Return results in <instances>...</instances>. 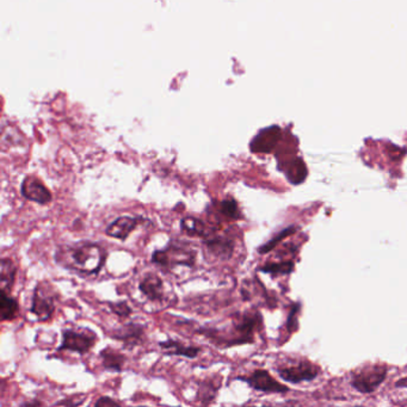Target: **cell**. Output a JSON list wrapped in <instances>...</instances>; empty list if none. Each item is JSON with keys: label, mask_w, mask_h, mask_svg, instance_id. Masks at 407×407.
<instances>
[{"label": "cell", "mask_w": 407, "mask_h": 407, "mask_svg": "<svg viewBox=\"0 0 407 407\" xmlns=\"http://www.w3.org/2000/svg\"><path fill=\"white\" fill-rule=\"evenodd\" d=\"M264 327L263 315L257 310H246L230 315V320L220 326H201L196 332L209 340L219 350L242 347L256 342V335Z\"/></svg>", "instance_id": "1"}, {"label": "cell", "mask_w": 407, "mask_h": 407, "mask_svg": "<svg viewBox=\"0 0 407 407\" xmlns=\"http://www.w3.org/2000/svg\"><path fill=\"white\" fill-rule=\"evenodd\" d=\"M106 254L93 242H81L61 247L57 252V262L78 274H98L104 265Z\"/></svg>", "instance_id": "2"}, {"label": "cell", "mask_w": 407, "mask_h": 407, "mask_svg": "<svg viewBox=\"0 0 407 407\" xmlns=\"http://www.w3.org/2000/svg\"><path fill=\"white\" fill-rule=\"evenodd\" d=\"M152 263L165 273H170L178 266L193 269L196 264V252L189 246L171 242L165 249L154 251Z\"/></svg>", "instance_id": "3"}, {"label": "cell", "mask_w": 407, "mask_h": 407, "mask_svg": "<svg viewBox=\"0 0 407 407\" xmlns=\"http://www.w3.org/2000/svg\"><path fill=\"white\" fill-rule=\"evenodd\" d=\"M275 371L283 381L296 385L317 379L322 369L308 359H294L280 364Z\"/></svg>", "instance_id": "4"}, {"label": "cell", "mask_w": 407, "mask_h": 407, "mask_svg": "<svg viewBox=\"0 0 407 407\" xmlns=\"http://www.w3.org/2000/svg\"><path fill=\"white\" fill-rule=\"evenodd\" d=\"M57 295L46 283H37L32 295L29 313L36 318V322L47 323L57 310Z\"/></svg>", "instance_id": "5"}, {"label": "cell", "mask_w": 407, "mask_h": 407, "mask_svg": "<svg viewBox=\"0 0 407 407\" xmlns=\"http://www.w3.org/2000/svg\"><path fill=\"white\" fill-rule=\"evenodd\" d=\"M61 344L57 347V351H69L78 355L84 356L89 354L98 343V337L92 330H73L64 329L61 331Z\"/></svg>", "instance_id": "6"}, {"label": "cell", "mask_w": 407, "mask_h": 407, "mask_svg": "<svg viewBox=\"0 0 407 407\" xmlns=\"http://www.w3.org/2000/svg\"><path fill=\"white\" fill-rule=\"evenodd\" d=\"M388 369L385 366L369 364L351 373V386L362 394L374 393L385 382Z\"/></svg>", "instance_id": "7"}, {"label": "cell", "mask_w": 407, "mask_h": 407, "mask_svg": "<svg viewBox=\"0 0 407 407\" xmlns=\"http://www.w3.org/2000/svg\"><path fill=\"white\" fill-rule=\"evenodd\" d=\"M234 380L247 383L249 387L252 388L254 391L268 393V394H273V393L282 394V393L289 392V387H287L286 385H283L275 379L274 376L265 369H256L250 375L237 376Z\"/></svg>", "instance_id": "8"}, {"label": "cell", "mask_w": 407, "mask_h": 407, "mask_svg": "<svg viewBox=\"0 0 407 407\" xmlns=\"http://www.w3.org/2000/svg\"><path fill=\"white\" fill-rule=\"evenodd\" d=\"M110 338L122 343L127 350L142 347L146 340V326L139 323H125L109 332Z\"/></svg>", "instance_id": "9"}, {"label": "cell", "mask_w": 407, "mask_h": 407, "mask_svg": "<svg viewBox=\"0 0 407 407\" xmlns=\"http://www.w3.org/2000/svg\"><path fill=\"white\" fill-rule=\"evenodd\" d=\"M139 291L151 303H163L165 298L164 281L159 275L147 273L139 283Z\"/></svg>", "instance_id": "10"}, {"label": "cell", "mask_w": 407, "mask_h": 407, "mask_svg": "<svg viewBox=\"0 0 407 407\" xmlns=\"http://www.w3.org/2000/svg\"><path fill=\"white\" fill-rule=\"evenodd\" d=\"M159 347L163 350V355L167 357H186L194 359L202 352V347L198 345H186L177 339L167 338L164 342H159Z\"/></svg>", "instance_id": "11"}, {"label": "cell", "mask_w": 407, "mask_h": 407, "mask_svg": "<svg viewBox=\"0 0 407 407\" xmlns=\"http://www.w3.org/2000/svg\"><path fill=\"white\" fill-rule=\"evenodd\" d=\"M22 195L25 196L29 201L37 202L40 205H47L52 201V194L45 184L33 177V176H28L25 178V181L22 183Z\"/></svg>", "instance_id": "12"}, {"label": "cell", "mask_w": 407, "mask_h": 407, "mask_svg": "<svg viewBox=\"0 0 407 407\" xmlns=\"http://www.w3.org/2000/svg\"><path fill=\"white\" fill-rule=\"evenodd\" d=\"M281 137V130L277 125H271L261 130L251 142V149L257 153H269L277 145Z\"/></svg>", "instance_id": "13"}, {"label": "cell", "mask_w": 407, "mask_h": 407, "mask_svg": "<svg viewBox=\"0 0 407 407\" xmlns=\"http://www.w3.org/2000/svg\"><path fill=\"white\" fill-rule=\"evenodd\" d=\"M222 376H207L202 380L198 386L196 399L202 407H208L216 399L218 393L221 389Z\"/></svg>", "instance_id": "14"}, {"label": "cell", "mask_w": 407, "mask_h": 407, "mask_svg": "<svg viewBox=\"0 0 407 407\" xmlns=\"http://www.w3.org/2000/svg\"><path fill=\"white\" fill-rule=\"evenodd\" d=\"M99 359L104 371H111V373H122L125 371L127 357L122 354L121 351L116 350L113 347H103L99 351Z\"/></svg>", "instance_id": "15"}, {"label": "cell", "mask_w": 407, "mask_h": 407, "mask_svg": "<svg viewBox=\"0 0 407 407\" xmlns=\"http://www.w3.org/2000/svg\"><path fill=\"white\" fill-rule=\"evenodd\" d=\"M137 222H139L137 219L133 218V216H120L110 223L105 232L113 238L125 240L135 230Z\"/></svg>", "instance_id": "16"}, {"label": "cell", "mask_w": 407, "mask_h": 407, "mask_svg": "<svg viewBox=\"0 0 407 407\" xmlns=\"http://www.w3.org/2000/svg\"><path fill=\"white\" fill-rule=\"evenodd\" d=\"M207 250L215 258L230 259L233 254L234 242L228 238L218 237V238H210L206 240Z\"/></svg>", "instance_id": "17"}, {"label": "cell", "mask_w": 407, "mask_h": 407, "mask_svg": "<svg viewBox=\"0 0 407 407\" xmlns=\"http://www.w3.org/2000/svg\"><path fill=\"white\" fill-rule=\"evenodd\" d=\"M20 303L13 295L0 291V319L3 323L13 322L20 313Z\"/></svg>", "instance_id": "18"}, {"label": "cell", "mask_w": 407, "mask_h": 407, "mask_svg": "<svg viewBox=\"0 0 407 407\" xmlns=\"http://www.w3.org/2000/svg\"><path fill=\"white\" fill-rule=\"evenodd\" d=\"M17 266L10 258H3L0 262V291L11 294L16 282Z\"/></svg>", "instance_id": "19"}, {"label": "cell", "mask_w": 407, "mask_h": 407, "mask_svg": "<svg viewBox=\"0 0 407 407\" xmlns=\"http://www.w3.org/2000/svg\"><path fill=\"white\" fill-rule=\"evenodd\" d=\"M181 227L183 232L189 234V235H198V237H205L207 238L209 234L207 232V228L203 222L200 221L198 219L188 216L181 221Z\"/></svg>", "instance_id": "20"}, {"label": "cell", "mask_w": 407, "mask_h": 407, "mask_svg": "<svg viewBox=\"0 0 407 407\" xmlns=\"http://www.w3.org/2000/svg\"><path fill=\"white\" fill-rule=\"evenodd\" d=\"M294 270V262L293 261H284V262L266 263L265 265L261 266L259 271L265 274L278 276V275L291 274Z\"/></svg>", "instance_id": "21"}, {"label": "cell", "mask_w": 407, "mask_h": 407, "mask_svg": "<svg viewBox=\"0 0 407 407\" xmlns=\"http://www.w3.org/2000/svg\"><path fill=\"white\" fill-rule=\"evenodd\" d=\"M106 306L109 308L113 315H116L117 318L130 319L133 315V308L130 307V303L125 300H118V301H108Z\"/></svg>", "instance_id": "22"}, {"label": "cell", "mask_w": 407, "mask_h": 407, "mask_svg": "<svg viewBox=\"0 0 407 407\" xmlns=\"http://www.w3.org/2000/svg\"><path fill=\"white\" fill-rule=\"evenodd\" d=\"M287 176L289 178V181H293L294 184H298L300 181H303L307 176L306 166L303 164L301 159H296L294 163H291L289 167L287 169Z\"/></svg>", "instance_id": "23"}, {"label": "cell", "mask_w": 407, "mask_h": 407, "mask_svg": "<svg viewBox=\"0 0 407 407\" xmlns=\"http://www.w3.org/2000/svg\"><path fill=\"white\" fill-rule=\"evenodd\" d=\"M294 232L295 230L293 228V227H289V228H287V230H282V232L278 234V235H276L274 239H271L270 242H268L266 244H264V245L261 246L258 250L259 254H268V252H270L273 249L276 247V245H277L278 242H282L283 239L286 238V237H288V235H291V233H294Z\"/></svg>", "instance_id": "24"}, {"label": "cell", "mask_w": 407, "mask_h": 407, "mask_svg": "<svg viewBox=\"0 0 407 407\" xmlns=\"http://www.w3.org/2000/svg\"><path fill=\"white\" fill-rule=\"evenodd\" d=\"M220 209L223 215H226L227 218L239 219L240 213H239L238 203L232 200V198H227L220 203Z\"/></svg>", "instance_id": "25"}, {"label": "cell", "mask_w": 407, "mask_h": 407, "mask_svg": "<svg viewBox=\"0 0 407 407\" xmlns=\"http://www.w3.org/2000/svg\"><path fill=\"white\" fill-rule=\"evenodd\" d=\"M86 399H88V396L84 394L69 395V396H65L64 399H61L60 401L54 403V406L79 407L86 401Z\"/></svg>", "instance_id": "26"}, {"label": "cell", "mask_w": 407, "mask_h": 407, "mask_svg": "<svg viewBox=\"0 0 407 407\" xmlns=\"http://www.w3.org/2000/svg\"><path fill=\"white\" fill-rule=\"evenodd\" d=\"M298 312H300V303H294L287 319V331L289 333H294L298 330Z\"/></svg>", "instance_id": "27"}, {"label": "cell", "mask_w": 407, "mask_h": 407, "mask_svg": "<svg viewBox=\"0 0 407 407\" xmlns=\"http://www.w3.org/2000/svg\"><path fill=\"white\" fill-rule=\"evenodd\" d=\"M93 407H122L121 403L116 401V400L113 399L109 395H102L99 396L96 403H95V406Z\"/></svg>", "instance_id": "28"}, {"label": "cell", "mask_w": 407, "mask_h": 407, "mask_svg": "<svg viewBox=\"0 0 407 407\" xmlns=\"http://www.w3.org/2000/svg\"><path fill=\"white\" fill-rule=\"evenodd\" d=\"M20 407H46L45 403L40 399H30L20 403Z\"/></svg>", "instance_id": "29"}, {"label": "cell", "mask_w": 407, "mask_h": 407, "mask_svg": "<svg viewBox=\"0 0 407 407\" xmlns=\"http://www.w3.org/2000/svg\"><path fill=\"white\" fill-rule=\"evenodd\" d=\"M239 407H271V406H251V405H249V406H247V405H242V406H239Z\"/></svg>", "instance_id": "30"}, {"label": "cell", "mask_w": 407, "mask_h": 407, "mask_svg": "<svg viewBox=\"0 0 407 407\" xmlns=\"http://www.w3.org/2000/svg\"><path fill=\"white\" fill-rule=\"evenodd\" d=\"M127 407H149V406H142H142H127Z\"/></svg>", "instance_id": "31"}]
</instances>
